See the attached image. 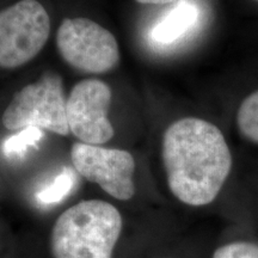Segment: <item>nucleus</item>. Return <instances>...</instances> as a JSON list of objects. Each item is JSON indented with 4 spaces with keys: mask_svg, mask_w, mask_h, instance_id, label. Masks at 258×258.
I'll return each mask as SVG.
<instances>
[{
    "mask_svg": "<svg viewBox=\"0 0 258 258\" xmlns=\"http://www.w3.org/2000/svg\"><path fill=\"white\" fill-rule=\"evenodd\" d=\"M111 99V89L102 80L85 79L74 85L66 101V117L70 132L80 143L99 146L114 138L108 117Z\"/></svg>",
    "mask_w": 258,
    "mask_h": 258,
    "instance_id": "nucleus-7",
    "label": "nucleus"
},
{
    "mask_svg": "<svg viewBox=\"0 0 258 258\" xmlns=\"http://www.w3.org/2000/svg\"><path fill=\"white\" fill-rule=\"evenodd\" d=\"M163 161L170 191L194 207L217 199L232 167L230 148L220 129L196 117L182 118L166 129Z\"/></svg>",
    "mask_w": 258,
    "mask_h": 258,
    "instance_id": "nucleus-1",
    "label": "nucleus"
},
{
    "mask_svg": "<svg viewBox=\"0 0 258 258\" xmlns=\"http://www.w3.org/2000/svg\"><path fill=\"white\" fill-rule=\"evenodd\" d=\"M201 19V9L192 0H178L153 25L150 37L160 47L178 43L191 34Z\"/></svg>",
    "mask_w": 258,
    "mask_h": 258,
    "instance_id": "nucleus-8",
    "label": "nucleus"
},
{
    "mask_svg": "<svg viewBox=\"0 0 258 258\" xmlns=\"http://www.w3.org/2000/svg\"><path fill=\"white\" fill-rule=\"evenodd\" d=\"M66 101L62 78L46 72L16 93L3 114V124L10 131L37 127L66 137L71 133Z\"/></svg>",
    "mask_w": 258,
    "mask_h": 258,
    "instance_id": "nucleus-3",
    "label": "nucleus"
},
{
    "mask_svg": "<svg viewBox=\"0 0 258 258\" xmlns=\"http://www.w3.org/2000/svg\"><path fill=\"white\" fill-rule=\"evenodd\" d=\"M74 184H76V173L69 167H64L53 179V182L36 194L37 202L43 206L56 205L72 191Z\"/></svg>",
    "mask_w": 258,
    "mask_h": 258,
    "instance_id": "nucleus-9",
    "label": "nucleus"
},
{
    "mask_svg": "<svg viewBox=\"0 0 258 258\" xmlns=\"http://www.w3.org/2000/svg\"><path fill=\"white\" fill-rule=\"evenodd\" d=\"M42 138H43V132L41 128H24L5 141L3 151L9 159H22L27 153L28 148L37 146Z\"/></svg>",
    "mask_w": 258,
    "mask_h": 258,
    "instance_id": "nucleus-10",
    "label": "nucleus"
},
{
    "mask_svg": "<svg viewBox=\"0 0 258 258\" xmlns=\"http://www.w3.org/2000/svg\"><path fill=\"white\" fill-rule=\"evenodd\" d=\"M213 258H258V245L249 241H233L215 250Z\"/></svg>",
    "mask_w": 258,
    "mask_h": 258,
    "instance_id": "nucleus-12",
    "label": "nucleus"
},
{
    "mask_svg": "<svg viewBox=\"0 0 258 258\" xmlns=\"http://www.w3.org/2000/svg\"><path fill=\"white\" fill-rule=\"evenodd\" d=\"M50 18L37 0H21L0 11V69H17L46 46Z\"/></svg>",
    "mask_w": 258,
    "mask_h": 258,
    "instance_id": "nucleus-4",
    "label": "nucleus"
},
{
    "mask_svg": "<svg viewBox=\"0 0 258 258\" xmlns=\"http://www.w3.org/2000/svg\"><path fill=\"white\" fill-rule=\"evenodd\" d=\"M237 122L243 137L258 145V90L241 103L238 110Z\"/></svg>",
    "mask_w": 258,
    "mask_h": 258,
    "instance_id": "nucleus-11",
    "label": "nucleus"
},
{
    "mask_svg": "<svg viewBox=\"0 0 258 258\" xmlns=\"http://www.w3.org/2000/svg\"><path fill=\"white\" fill-rule=\"evenodd\" d=\"M71 159L79 175L114 199L128 201L134 196L135 160L128 151L76 143L71 148Z\"/></svg>",
    "mask_w": 258,
    "mask_h": 258,
    "instance_id": "nucleus-6",
    "label": "nucleus"
},
{
    "mask_svg": "<svg viewBox=\"0 0 258 258\" xmlns=\"http://www.w3.org/2000/svg\"><path fill=\"white\" fill-rule=\"evenodd\" d=\"M256 2H258V0H256Z\"/></svg>",
    "mask_w": 258,
    "mask_h": 258,
    "instance_id": "nucleus-14",
    "label": "nucleus"
},
{
    "mask_svg": "<svg viewBox=\"0 0 258 258\" xmlns=\"http://www.w3.org/2000/svg\"><path fill=\"white\" fill-rule=\"evenodd\" d=\"M60 56L73 69L101 74L115 69L120 48L114 35L89 18H66L56 32Z\"/></svg>",
    "mask_w": 258,
    "mask_h": 258,
    "instance_id": "nucleus-5",
    "label": "nucleus"
},
{
    "mask_svg": "<svg viewBox=\"0 0 258 258\" xmlns=\"http://www.w3.org/2000/svg\"><path fill=\"white\" fill-rule=\"evenodd\" d=\"M122 217L111 203L82 201L66 209L51 230L54 258H112Z\"/></svg>",
    "mask_w": 258,
    "mask_h": 258,
    "instance_id": "nucleus-2",
    "label": "nucleus"
},
{
    "mask_svg": "<svg viewBox=\"0 0 258 258\" xmlns=\"http://www.w3.org/2000/svg\"><path fill=\"white\" fill-rule=\"evenodd\" d=\"M137 2L146 5H166L178 2V0H137Z\"/></svg>",
    "mask_w": 258,
    "mask_h": 258,
    "instance_id": "nucleus-13",
    "label": "nucleus"
}]
</instances>
